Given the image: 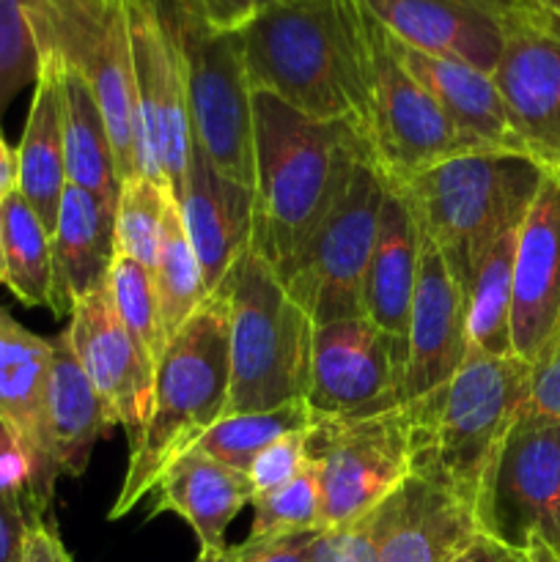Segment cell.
<instances>
[{
	"instance_id": "obj_1",
	"label": "cell",
	"mask_w": 560,
	"mask_h": 562,
	"mask_svg": "<svg viewBox=\"0 0 560 562\" xmlns=\"http://www.w3.org/2000/svg\"><path fill=\"white\" fill-rule=\"evenodd\" d=\"M250 247L278 278L300 258L368 157L351 121H313L269 93H253Z\"/></svg>"
},
{
	"instance_id": "obj_2",
	"label": "cell",
	"mask_w": 560,
	"mask_h": 562,
	"mask_svg": "<svg viewBox=\"0 0 560 562\" xmlns=\"http://www.w3.org/2000/svg\"><path fill=\"white\" fill-rule=\"evenodd\" d=\"M253 93H269L313 121H351L360 3L285 0L239 27Z\"/></svg>"
},
{
	"instance_id": "obj_3",
	"label": "cell",
	"mask_w": 560,
	"mask_h": 562,
	"mask_svg": "<svg viewBox=\"0 0 560 562\" xmlns=\"http://www.w3.org/2000/svg\"><path fill=\"white\" fill-rule=\"evenodd\" d=\"M228 387V300L223 291H214L165 346L154 379L152 415L141 439L130 445L124 483L108 519H124L135 510L154 492L159 475L223 420Z\"/></svg>"
},
{
	"instance_id": "obj_4",
	"label": "cell",
	"mask_w": 560,
	"mask_h": 562,
	"mask_svg": "<svg viewBox=\"0 0 560 562\" xmlns=\"http://www.w3.org/2000/svg\"><path fill=\"white\" fill-rule=\"evenodd\" d=\"M530 382L533 368L519 357L467 351L453 379L434 395L415 475L448 488L478 516L483 486L525 409Z\"/></svg>"
},
{
	"instance_id": "obj_5",
	"label": "cell",
	"mask_w": 560,
	"mask_h": 562,
	"mask_svg": "<svg viewBox=\"0 0 560 562\" xmlns=\"http://www.w3.org/2000/svg\"><path fill=\"white\" fill-rule=\"evenodd\" d=\"M541 179L544 170L527 157L472 151L445 159L395 187H401L417 225L432 236L453 278L470 294L475 263L505 228L525 220Z\"/></svg>"
},
{
	"instance_id": "obj_6",
	"label": "cell",
	"mask_w": 560,
	"mask_h": 562,
	"mask_svg": "<svg viewBox=\"0 0 560 562\" xmlns=\"http://www.w3.org/2000/svg\"><path fill=\"white\" fill-rule=\"evenodd\" d=\"M228 300V415L305 401L313 324L278 274L245 247L220 283Z\"/></svg>"
},
{
	"instance_id": "obj_7",
	"label": "cell",
	"mask_w": 560,
	"mask_h": 562,
	"mask_svg": "<svg viewBox=\"0 0 560 562\" xmlns=\"http://www.w3.org/2000/svg\"><path fill=\"white\" fill-rule=\"evenodd\" d=\"M351 124L366 140L368 157L388 184H404L445 159L481 151L401 66L388 44V31L362 3Z\"/></svg>"
},
{
	"instance_id": "obj_8",
	"label": "cell",
	"mask_w": 560,
	"mask_h": 562,
	"mask_svg": "<svg viewBox=\"0 0 560 562\" xmlns=\"http://www.w3.org/2000/svg\"><path fill=\"white\" fill-rule=\"evenodd\" d=\"M434 395L368 415L316 417L305 450L316 470L322 530L362 519L415 475Z\"/></svg>"
},
{
	"instance_id": "obj_9",
	"label": "cell",
	"mask_w": 560,
	"mask_h": 562,
	"mask_svg": "<svg viewBox=\"0 0 560 562\" xmlns=\"http://www.w3.org/2000/svg\"><path fill=\"white\" fill-rule=\"evenodd\" d=\"M25 16L36 53H53L91 88L113 140L119 179L143 176L126 0H25Z\"/></svg>"
},
{
	"instance_id": "obj_10",
	"label": "cell",
	"mask_w": 560,
	"mask_h": 562,
	"mask_svg": "<svg viewBox=\"0 0 560 562\" xmlns=\"http://www.w3.org/2000/svg\"><path fill=\"white\" fill-rule=\"evenodd\" d=\"M184 66L192 143L217 173L256 187L253 91L239 31H220L179 0H165Z\"/></svg>"
},
{
	"instance_id": "obj_11",
	"label": "cell",
	"mask_w": 560,
	"mask_h": 562,
	"mask_svg": "<svg viewBox=\"0 0 560 562\" xmlns=\"http://www.w3.org/2000/svg\"><path fill=\"white\" fill-rule=\"evenodd\" d=\"M382 198V173L366 157L333 212L280 278L285 294L311 318L313 329L362 316V285L377 241Z\"/></svg>"
},
{
	"instance_id": "obj_12",
	"label": "cell",
	"mask_w": 560,
	"mask_h": 562,
	"mask_svg": "<svg viewBox=\"0 0 560 562\" xmlns=\"http://www.w3.org/2000/svg\"><path fill=\"white\" fill-rule=\"evenodd\" d=\"M135 97L141 119L143 176L181 201L192 151L184 66L165 0H126Z\"/></svg>"
},
{
	"instance_id": "obj_13",
	"label": "cell",
	"mask_w": 560,
	"mask_h": 562,
	"mask_svg": "<svg viewBox=\"0 0 560 562\" xmlns=\"http://www.w3.org/2000/svg\"><path fill=\"white\" fill-rule=\"evenodd\" d=\"M478 525L519 552L541 538L560 558V423L519 415L483 486Z\"/></svg>"
},
{
	"instance_id": "obj_14",
	"label": "cell",
	"mask_w": 560,
	"mask_h": 562,
	"mask_svg": "<svg viewBox=\"0 0 560 562\" xmlns=\"http://www.w3.org/2000/svg\"><path fill=\"white\" fill-rule=\"evenodd\" d=\"M406 357L366 316L313 329L305 404L316 417H349L404 401Z\"/></svg>"
},
{
	"instance_id": "obj_15",
	"label": "cell",
	"mask_w": 560,
	"mask_h": 562,
	"mask_svg": "<svg viewBox=\"0 0 560 562\" xmlns=\"http://www.w3.org/2000/svg\"><path fill=\"white\" fill-rule=\"evenodd\" d=\"M492 80L527 159L560 176V38L514 11Z\"/></svg>"
},
{
	"instance_id": "obj_16",
	"label": "cell",
	"mask_w": 560,
	"mask_h": 562,
	"mask_svg": "<svg viewBox=\"0 0 560 562\" xmlns=\"http://www.w3.org/2000/svg\"><path fill=\"white\" fill-rule=\"evenodd\" d=\"M69 316L66 335L77 362L115 426L124 428L130 445L137 442L152 415L157 368L121 324L108 285L75 302Z\"/></svg>"
},
{
	"instance_id": "obj_17",
	"label": "cell",
	"mask_w": 560,
	"mask_h": 562,
	"mask_svg": "<svg viewBox=\"0 0 560 562\" xmlns=\"http://www.w3.org/2000/svg\"><path fill=\"white\" fill-rule=\"evenodd\" d=\"M560 329V176L547 173L519 225L511 294V351L536 368Z\"/></svg>"
},
{
	"instance_id": "obj_18",
	"label": "cell",
	"mask_w": 560,
	"mask_h": 562,
	"mask_svg": "<svg viewBox=\"0 0 560 562\" xmlns=\"http://www.w3.org/2000/svg\"><path fill=\"white\" fill-rule=\"evenodd\" d=\"M467 291L445 263L432 236L421 228V269L410 313L404 401L439 393L470 351Z\"/></svg>"
},
{
	"instance_id": "obj_19",
	"label": "cell",
	"mask_w": 560,
	"mask_h": 562,
	"mask_svg": "<svg viewBox=\"0 0 560 562\" xmlns=\"http://www.w3.org/2000/svg\"><path fill=\"white\" fill-rule=\"evenodd\" d=\"M393 38L421 53L464 60L492 75L503 53V20L470 0H360Z\"/></svg>"
},
{
	"instance_id": "obj_20",
	"label": "cell",
	"mask_w": 560,
	"mask_h": 562,
	"mask_svg": "<svg viewBox=\"0 0 560 562\" xmlns=\"http://www.w3.org/2000/svg\"><path fill=\"white\" fill-rule=\"evenodd\" d=\"M481 532L475 510L421 475L382 503L379 562H450Z\"/></svg>"
},
{
	"instance_id": "obj_21",
	"label": "cell",
	"mask_w": 560,
	"mask_h": 562,
	"mask_svg": "<svg viewBox=\"0 0 560 562\" xmlns=\"http://www.w3.org/2000/svg\"><path fill=\"white\" fill-rule=\"evenodd\" d=\"M179 212L192 252L201 263L203 283L209 294H214L239 252L250 247L253 190L217 173L192 143Z\"/></svg>"
},
{
	"instance_id": "obj_22",
	"label": "cell",
	"mask_w": 560,
	"mask_h": 562,
	"mask_svg": "<svg viewBox=\"0 0 560 562\" xmlns=\"http://www.w3.org/2000/svg\"><path fill=\"white\" fill-rule=\"evenodd\" d=\"M388 44L406 71L426 88L428 97L439 104L450 124L481 151L514 154L527 157L519 137L511 130L508 113L500 99L492 75L464 64V60L439 58L406 47L388 33Z\"/></svg>"
},
{
	"instance_id": "obj_23",
	"label": "cell",
	"mask_w": 560,
	"mask_h": 562,
	"mask_svg": "<svg viewBox=\"0 0 560 562\" xmlns=\"http://www.w3.org/2000/svg\"><path fill=\"white\" fill-rule=\"evenodd\" d=\"M421 269V225L401 187L384 181L377 241L362 285V316L406 357L410 313Z\"/></svg>"
},
{
	"instance_id": "obj_24",
	"label": "cell",
	"mask_w": 560,
	"mask_h": 562,
	"mask_svg": "<svg viewBox=\"0 0 560 562\" xmlns=\"http://www.w3.org/2000/svg\"><path fill=\"white\" fill-rule=\"evenodd\" d=\"M253 497L256 488L245 472L192 448L159 475L148 519L176 514L195 532L201 552H223L228 549V525L253 503Z\"/></svg>"
},
{
	"instance_id": "obj_25",
	"label": "cell",
	"mask_w": 560,
	"mask_h": 562,
	"mask_svg": "<svg viewBox=\"0 0 560 562\" xmlns=\"http://www.w3.org/2000/svg\"><path fill=\"white\" fill-rule=\"evenodd\" d=\"M53 340L22 327L0 307V428L33 459L44 492L53 497L58 472L44 448V395H47Z\"/></svg>"
},
{
	"instance_id": "obj_26",
	"label": "cell",
	"mask_w": 560,
	"mask_h": 562,
	"mask_svg": "<svg viewBox=\"0 0 560 562\" xmlns=\"http://www.w3.org/2000/svg\"><path fill=\"white\" fill-rule=\"evenodd\" d=\"M49 340L53 360L44 395V448L58 477H80L88 470L93 445L108 437L115 423L77 362L66 329Z\"/></svg>"
},
{
	"instance_id": "obj_27",
	"label": "cell",
	"mask_w": 560,
	"mask_h": 562,
	"mask_svg": "<svg viewBox=\"0 0 560 562\" xmlns=\"http://www.w3.org/2000/svg\"><path fill=\"white\" fill-rule=\"evenodd\" d=\"M115 258V212L97 195L66 184L53 231V316L104 289Z\"/></svg>"
},
{
	"instance_id": "obj_28",
	"label": "cell",
	"mask_w": 560,
	"mask_h": 562,
	"mask_svg": "<svg viewBox=\"0 0 560 562\" xmlns=\"http://www.w3.org/2000/svg\"><path fill=\"white\" fill-rule=\"evenodd\" d=\"M66 184L69 181H66L60 66L55 55L38 53L31 110H27L25 132L16 148V192L36 212L49 236L58 223Z\"/></svg>"
},
{
	"instance_id": "obj_29",
	"label": "cell",
	"mask_w": 560,
	"mask_h": 562,
	"mask_svg": "<svg viewBox=\"0 0 560 562\" xmlns=\"http://www.w3.org/2000/svg\"><path fill=\"white\" fill-rule=\"evenodd\" d=\"M53 55V53H49ZM58 60V58H55ZM60 66L64 86V146H66V181L82 187L108 209L119 206V165H115L113 140L104 126L102 110L77 71Z\"/></svg>"
},
{
	"instance_id": "obj_30",
	"label": "cell",
	"mask_w": 560,
	"mask_h": 562,
	"mask_svg": "<svg viewBox=\"0 0 560 562\" xmlns=\"http://www.w3.org/2000/svg\"><path fill=\"white\" fill-rule=\"evenodd\" d=\"M519 225L522 223L505 228L486 247L470 280L467 340H470V349L483 351V355H514L511 351V294H514V252Z\"/></svg>"
},
{
	"instance_id": "obj_31",
	"label": "cell",
	"mask_w": 560,
	"mask_h": 562,
	"mask_svg": "<svg viewBox=\"0 0 560 562\" xmlns=\"http://www.w3.org/2000/svg\"><path fill=\"white\" fill-rule=\"evenodd\" d=\"M3 217L5 283L27 307L53 311V236L42 225L20 192L0 203Z\"/></svg>"
},
{
	"instance_id": "obj_32",
	"label": "cell",
	"mask_w": 560,
	"mask_h": 562,
	"mask_svg": "<svg viewBox=\"0 0 560 562\" xmlns=\"http://www.w3.org/2000/svg\"><path fill=\"white\" fill-rule=\"evenodd\" d=\"M154 294H157L159 329L165 346L176 333L192 318V313L209 300V289L203 283L201 263L192 252L190 239L184 234L179 203H173L165 220L163 247H159L157 267L152 272Z\"/></svg>"
},
{
	"instance_id": "obj_33",
	"label": "cell",
	"mask_w": 560,
	"mask_h": 562,
	"mask_svg": "<svg viewBox=\"0 0 560 562\" xmlns=\"http://www.w3.org/2000/svg\"><path fill=\"white\" fill-rule=\"evenodd\" d=\"M316 415L307 409L305 401H291L267 412H245V415H228L209 428L195 448L234 470L245 472L264 448L289 434L311 431Z\"/></svg>"
},
{
	"instance_id": "obj_34",
	"label": "cell",
	"mask_w": 560,
	"mask_h": 562,
	"mask_svg": "<svg viewBox=\"0 0 560 562\" xmlns=\"http://www.w3.org/2000/svg\"><path fill=\"white\" fill-rule=\"evenodd\" d=\"M176 198L146 176L121 181L115 206V252L154 272L163 247L165 220Z\"/></svg>"
},
{
	"instance_id": "obj_35",
	"label": "cell",
	"mask_w": 560,
	"mask_h": 562,
	"mask_svg": "<svg viewBox=\"0 0 560 562\" xmlns=\"http://www.w3.org/2000/svg\"><path fill=\"white\" fill-rule=\"evenodd\" d=\"M250 505L253 525L247 536L250 541L322 530V497L311 461L285 483L256 494Z\"/></svg>"
},
{
	"instance_id": "obj_36",
	"label": "cell",
	"mask_w": 560,
	"mask_h": 562,
	"mask_svg": "<svg viewBox=\"0 0 560 562\" xmlns=\"http://www.w3.org/2000/svg\"><path fill=\"white\" fill-rule=\"evenodd\" d=\"M108 291L113 296V307L119 313L121 324L130 329V335L141 346L143 355L157 368L165 355V340L163 329H159L157 294H154L152 272L137 261H132V258L115 252L113 267H110Z\"/></svg>"
},
{
	"instance_id": "obj_37",
	"label": "cell",
	"mask_w": 560,
	"mask_h": 562,
	"mask_svg": "<svg viewBox=\"0 0 560 562\" xmlns=\"http://www.w3.org/2000/svg\"><path fill=\"white\" fill-rule=\"evenodd\" d=\"M38 53L25 16V0H0V110L36 80Z\"/></svg>"
},
{
	"instance_id": "obj_38",
	"label": "cell",
	"mask_w": 560,
	"mask_h": 562,
	"mask_svg": "<svg viewBox=\"0 0 560 562\" xmlns=\"http://www.w3.org/2000/svg\"><path fill=\"white\" fill-rule=\"evenodd\" d=\"M382 505L349 525L318 530L311 543V562H379Z\"/></svg>"
},
{
	"instance_id": "obj_39",
	"label": "cell",
	"mask_w": 560,
	"mask_h": 562,
	"mask_svg": "<svg viewBox=\"0 0 560 562\" xmlns=\"http://www.w3.org/2000/svg\"><path fill=\"white\" fill-rule=\"evenodd\" d=\"M307 431L289 434V437L278 439L269 448H264L261 453L253 459V464L247 467V477H250L256 494L269 492V488L280 486L289 477H294L302 467L307 464Z\"/></svg>"
},
{
	"instance_id": "obj_40",
	"label": "cell",
	"mask_w": 560,
	"mask_h": 562,
	"mask_svg": "<svg viewBox=\"0 0 560 562\" xmlns=\"http://www.w3.org/2000/svg\"><path fill=\"white\" fill-rule=\"evenodd\" d=\"M522 415L541 423H560V329L544 360L533 368V382Z\"/></svg>"
},
{
	"instance_id": "obj_41",
	"label": "cell",
	"mask_w": 560,
	"mask_h": 562,
	"mask_svg": "<svg viewBox=\"0 0 560 562\" xmlns=\"http://www.w3.org/2000/svg\"><path fill=\"white\" fill-rule=\"evenodd\" d=\"M316 532L261 538V541L247 538L245 543L234 547V562H311V543Z\"/></svg>"
},
{
	"instance_id": "obj_42",
	"label": "cell",
	"mask_w": 560,
	"mask_h": 562,
	"mask_svg": "<svg viewBox=\"0 0 560 562\" xmlns=\"http://www.w3.org/2000/svg\"><path fill=\"white\" fill-rule=\"evenodd\" d=\"M31 525L16 499L0 494V562H22L25 530Z\"/></svg>"
},
{
	"instance_id": "obj_43",
	"label": "cell",
	"mask_w": 560,
	"mask_h": 562,
	"mask_svg": "<svg viewBox=\"0 0 560 562\" xmlns=\"http://www.w3.org/2000/svg\"><path fill=\"white\" fill-rule=\"evenodd\" d=\"M22 562H71V554L66 552L53 521L38 519L27 525Z\"/></svg>"
},
{
	"instance_id": "obj_44",
	"label": "cell",
	"mask_w": 560,
	"mask_h": 562,
	"mask_svg": "<svg viewBox=\"0 0 560 562\" xmlns=\"http://www.w3.org/2000/svg\"><path fill=\"white\" fill-rule=\"evenodd\" d=\"M220 31H239L253 16L250 0H179Z\"/></svg>"
},
{
	"instance_id": "obj_45",
	"label": "cell",
	"mask_w": 560,
	"mask_h": 562,
	"mask_svg": "<svg viewBox=\"0 0 560 562\" xmlns=\"http://www.w3.org/2000/svg\"><path fill=\"white\" fill-rule=\"evenodd\" d=\"M450 562H527V554L497 541V538L486 536V532H478L475 541L467 549H461Z\"/></svg>"
},
{
	"instance_id": "obj_46",
	"label": "cell",
	"mask_w": 560,
	"mask_h": 562,
	"mask_svg": "<svg viewBox=\"0 0 560 562\" xmlns=\"http://www.w3.org/2000/svg\"><path fill=\"white\" fill-rule=\"evenodd\" d=\"M522 14L560 38V0H525Z\"/></svg>"
},
{
	"instance_id": "obj_47",
	"label": "cell",
	"mask_w": 560,
	"mask_h": 562,
	"mask_svg": "<svg viewBox=\"0 0 560 562\" xmlns=\"http://www.w3.org/2000/svg\"><path fill=\"white\" fill-rule=\"evenodd\" d=\"M16 192V151L5 143L3 130H0V203Z\"/></svg>"
},
{
	"instance_id": "obj_48",
	"label": "cell",
	"mask_w": 560,
	"mask_h": 562,
	"mask_svg": "<svg viewBox=\"0 0 560 562\" xmlns=\"http://www.w3.org/2000/svg\"><path fill=\"white\" fill-rule=\"evenodd\" d=\"M470 3L481 5V9L492 11L500 20H505V16H511L514 11H519L522 5H525V0H470Z\"/></svg>"
},
{
	"instance_id": "obj_49",
	"label": "cell",
	"mask_w": 560,
	"mask_h": 562,
	"mask_svg": "<svg viewBox=\"0 0 560 562\" xmlns=\"http://www.w3.org/2000/svg\"><path fill=\"white\" fill-rule=\"evenodd\" d=\"M525 554H527V562H560L558 554H555L541 538H530L525 547Z\"/></svg>"
},
{
	"instance_id": "obj_50",
	"label": "cell",
	"mask_w": 560,
	"mask_h": 562,
	"mask_svg": "<svg viewBox=\"0 0 560 562\" xmlns=\"http://www.w3.org/2000/svg\"><path fill=\"white\" fill-rule=\"evenodd\" d=\"M195 562H234V547L223 549V552H201Z\"/></svg>"
},
{
	"instance_id": "obj_51",
	"label": "cell",
	"mask_w": 560,
	"mask_h": 562,
	"mask_svg": "<svg viewBox=\"0 0 560 562\" xmlns=\"http://www.w3.org/2000/svg\"><path fill=\"white\" fill-rule=\"evenodd\" d=\"M0 283H5V256H3V217H0Z\"/></svg>"
},
{
	"instance_id": "obj_52",
	"label": "cell",
	"mask_w": 560,
	"mask_h": 562,
	"mask_svg": "<svg viewBox=\"0 0 560 562\" xmlns=\"http://www.w3.org/2000/svg\"><path fill=\"white\" fill-rule=\"evenodd\" d=\"M275 3H285V0H250L253 11H258V9H267V5H275Z\"/></svg>"
}]
</instances>
